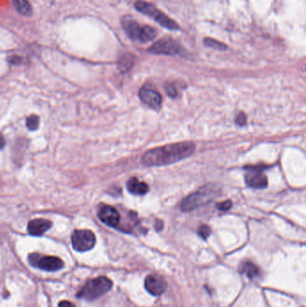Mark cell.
Instances as JSON below:
<instances>
[{"instance_id":"cell-10","label":"cell","mask_w":306,"mask_h":307,"mask_svg":"<svg viewBox=\"0 0 306 307\" xmlns=\"http://www.w3.org/2000/svg\"><path fill=\"white\" fill-rule=\"evenodd\" d=\"M146 291L153 296H160L164 294L167 288V283L165 279L157 275H149L145 280Z\"/></svg>"},{"instance_id":"cell-9","label":"cell","mask_w":306,"mask_h":307,"mask_svg":"<svg viewBox=\"0 0 306 307\" xmlns=\"http://www.w3.org/2000/svg\"><path fill=\"white\" fill-rule=\"evenodd\" d=\"M148 51L154 54L175 55L179 53L180 47L172 39H162L151 46Z\"/></svg>"},{"instance_id":"cell-22","label":"cell","mask_w":306,"mask_h":307,"mask_svg":"<svg viewBox=\"0 0 306 307\" xmlns=\"http://www.w3.org/2000/svg\"><path fill=\"white\" fill-rule=\"evenodd\" d=\"M236 123L240 126L244 125L246 123V115L244 113H240L236 117Z\"/></svg>"},{"instance_id":"cell-11","label":"cell","mask_w":306,"mask_h":307,"mask_svg":"<svg viewBox=\"0 0 306 307\" xmlns=\"http://www.w3.org/2000/svg\"><path fill=\"white\" fill-rule=\"evenodd\" d=\"M139 96L142 102L152 109H160L162 96L156 90L151 89L146 86L142 87L139 92Z\"/></svg>"},{"instance_id":"cell-21","label":"cell","mask_w":306,"mask_h":307,"mask_svg":"<svg viewBox=\"0 0 306 307\" xmlns=\"http://www.w3.org/2000/svg\"><path fill=\"white\" fill-rule=\"evenodd\" d=\"M233 207V203L231 200H225L223 202H220L217 205V208L220 209L222 211H227Z\"/></svg>"},{"instance_id":"cell-27","label":"cell","mask_w":306,"mask_h":307,"mask_svg":"<svg viewBox=\"0 0 306 307\" xmlns=\"http://www.w3.org/2000/svg\"><path fill=\"white\" fill-rule=\"evenodd\" d=\"M5 146V138L0 134V149H2Z\"/></svg>"},{"instance_id":"cell-14","label":"cell","mask_w":306,"mask_h":307,"mask_svg":"<svg viewBox=\"0 0 306 307\" xmlns=\"http://www.w3.org/2000/svg\"><path fill=\"white\" fill-rule=\"evenodd\" d=\"M127 188L130 193L137 196H142L148 191V185L140 182L136 177H132L127 181Z\"/></svg>"},{"instance_id":"cell-8","label":"cell","mask_w":306,"mask_h":307,"mask_svg":"<svg viewBox=\"0 0 306 307\" xmlns=\"http://www.w3.org/2000/svg\"><path fill=\"white\" fill-rule=\"evenodd\" d=\"M245 182L253 189H265L268 186V178L259 168H250L245 175Z\"/></svg>"},{"instance_id":"cell-17","label":"cell","mask_w":306,"mask_h":307,"mask_svg":"<svg viewBox=\"0 0 306 307\" xmlns=\"http://www.w3.org/2000/svg\"><path fill=\"white\" fill-rule=\"evenodd\" d=\"M134 65V58L130 54H125L119 60V69L125 73L131 68Z\"/></svg>"},{"instance_id":"cell-5","label":"cell","mask_w":306,"mask_h":307,"mask_svg":"<svg viewBox=\"0 0 306 307\" xmlns=\"http://www.w3.org/2000/svg\"><path fill=\"white\" fill-rule=\"evenodd\" d=\"M135 7L137 11L141 12L143 14L150 16L151 18L156 20L158 24L162 26L169 30H178L179 25L175 23L174 20L169 18L166 14L161 12L160 10L157 9L155 5L144 0H138L135 4Z\"/></svg>"},{"instance_id":"cell-7","label":"cell","mask_w":306,"mask_h":307,"mask_svg":"<svg viewBox=\"0 0 306 307\" xmlns=\"http://www.w3.org/2000/svg\"><path fill=\"white\" fill-rule=\"evenodd\" d=\"M73 248L77 251L84 252L94 248L96 237L90 230H75L71 237Z\"/></svg>"},{"instance_id":"cell-18","label":"cell","mask_w":306,"mask_h":307,"mask_svg":"<svg viewBox=\"0 0 306 307\" xmlns=\"http://www.w3.org/2000/svg\"><path fill=\"white\" fill-rule=\"evenodd\" d=\"M26 126L30 130H36L39 126V117L36 115H31L26 120Z\"/></svg>"},{"instance_id":"cell-3","label":"cell","mask_w":306,"mask_h":307,"mask_svg":"<svg viewBox=\"0 0 306 307\" xmlns=\"http://www.w3.org/2000/svg\"><path fill=\"white\" fill-rule=\"evenodd\" d=\"M123 28L127 36L132 41L138 43H148L154 40L156 35V31L148 25H143L133 19H124L122 22Z\"/></svg>"},{"instance_id":"cell-1","label":"cell","mask_w":306,"mask_h":307,"mask_svg":"<svg viewBox=\"0 0 306 307\" xmlns=\"http://www.w3.org/2000/svg\"><path fill=\"white\" fill-rule=\"evenodd\" d=\"M192 142H180L165 147H156L145 153L142 164L145 166H162L174 164L191 156L195 151Z\"/></svg>"},{"instance_id":"cell-4","label":"cell","mask_w":306,"mask_h":307,"mask_svg":"<svg viewBox=\"0 0 306 307\" xmlns=\"http://www.w3.org/2000/svg\"><path fill=\"white\" fill-rule=\"evenodd\" d=\"M216 196V189L214 187L208 188L205 186L198 191L190 194L187 198H184L181 204V208L184 212L192 211L194 209L202 207L204 205L209 203Z\"/></svg>"},{"instance_id":"cell-2","label":"cell","mask_w":306,"mask_h":307,"mask_svg":"<svg viewBox=\"0 0 306 307\" xmlns=\"http://www.w3.org/2000/svg\"><path fill=\"white\" fill-rule=\"evenodd\" d=\"M113 287V282L106 277H98L87 281L80 291L77 293V298L93 301L107 293Z\"/></svg>"},{"instance_id":"cell-6","label":"cell","mask_w":306,"mask_h":307,"mask_svg":"<svg viewBox=\"0 0 306 307\" xmlns=\"http://www.w3.org/2000/svg\"><path fill=\"white\" fill-rule=\"evenodd\" d=\"M29 263L33 267L45 270V271H57L64 267V262L61 259L55 256H43L39 253H32L28 257Z\"/></svg>"},{"instance_id":"cell-19","label":"cell","mask_w":306,"mask_h":307,"mask_svg":"<svg viewBox=\"0 0 306 307\" xmlns=\"http://www.w3.org/2000/svg\"><path fill=\"white\" fill-rule=\"evenodd\" d=\"M205 44L208 46V47L214 48V49H217V50H220V51H225L226 49V46L223 43L217 42L216 40H213V39L207 38L205 39Z\"/></svg>"},{"instance_id":"cell-23","label":"cell","mask_w":306,"mask_h":307,"mask_svg":"<svg viewBox=\"0 0 306 307\" xmlns=\"http://www.w3.org/2000/svg\"><path fill=\"white\" fill-rule=\"evenodd\" d=\"M166 92L171 97H175L177 95V91L174 85H169L166 87Z\"/></svg>"},{"instance_id":"cell-26","label":"cell","mask_w":306,"mask_h":307,"mask_svg":"<svg viewBox=\"0 0 306 307\" xmlns=\"http://www.w3.org/2000/svg\"><path fill=\"white\" fill-rule=\"evenodd\" d=\"M155 228H156L157 231H160L161 229L163 228V222L160 221V220H157L156 222V225H155Z\"/></svg>"},{"instance_id":"cell-25","label":"cell","mask_w":306,"mask_h":307,"mask_svg":"<svg viewBox=\"0 0 306 307\" xmlns=\"http://www.w3.org/2000/svg\"><path fill=\"white\" fill-rule=\"evenodd\" d=\"M9 61L11 62V63H13V64H17L18 62L21 61V59L17 57V56H13V58L10 59Z\"/></svg>"},{"instance_id":"cell-24","label":"cell","mask_w":306,"mask_h":307,"mask_svg":"<svg viewBox=\"0 0 306 307\" xmlns=\"http://www.w3.org/2000/svg\"><path fill=\"white\" fill-rule=\"evenodd\" d=\"M59 307H75V306L69 301H61L59 304Z\"/></svg>"},{"instance_id":"cell-16","label":"cell","mask_w":306,"mask_h":307,"mask_svg":"<svg viewBox=\"0 0 306 307\" xmlns=\"http://www.w3.org/2000/svg\"><path fill=\"white\" fill-rule=\"evenodd\" d=\"M14 8L22 15L28 16L32 14V6L27 0H13Z\"/></svg>"},{"instance_id":"cell-12","label":"cell","mask_w":306,"mask_h":307,"mask_svg":"<svg viewBox=\"0 0 306 307\" xmlns=\"http://www.w3.org/2000/svg\"><path fill=\"white\" fill-rule=\"evenodd\" d=\"M98 217L102 222L109 227H118L121 217L118 211L111 206H103L98 211Z\"/></svg>"},{"instance_id":"cell-15","label":"cell","mask_w":306,"mask_h":307,"mask_svg":"<svg viewBox=\"0 0 306 307\" xmlns=\"http://www.w3.org/2000/svg\"><path fill=\"white\" fill-rule=\"evenodd\" d=\"M239 271H240L241 274L245 275L247 278L250 279H255L260 274L259 267L257 265H255L254 263H252L251 261L243 262L240 265Z\"/></svg>"},{"instance_id":"cell-13","label":"cell","mask_w":306,"mask_h":307,"mask_svg":"<svg viewBox=\"0 0 306 307\" xmlns=\"http://www.w3.org/2000/svg\"><path fill=\"white\" fill-rule=\"evenodd\" d=\"M52 226V222L50 220L43 218H36L28 223L27 229L30 235L34 237H41L44 233H46Z\"/></svg>"},{"instance_id":"cell-20","label":"cell","mask_w":306,"mask_h":307,"mask_svg":"<svg viewBox=\"0 0 306 307\" xmlns=\"http://www.w3.org/2000/svg\"><path fill=\"white\" fill-rule=\"evenodd\" d=\"M198 234L199 235V237L203 238L204 240H206L211 235V229H210V227L203 225L198 228Z\"/></svg>"}]
</instances>
